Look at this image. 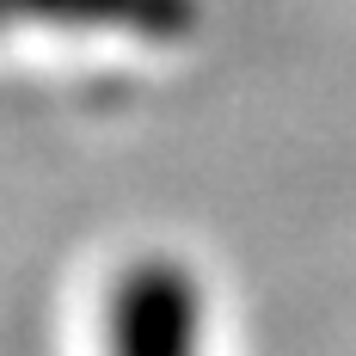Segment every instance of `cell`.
I'll use <instances>...</instances> for the list:
<instances>
[{
	"mask_svg": "<svg viewBox=\"0 0 356 356\" xmlns=\"http://www.w3.org/2000/svg\"><path fill=\"white\" fill-rule=\"evenodd\" d=\"M197 283L172 258H142L111 289V356H197Z\"/></svg>",
	"mask_w": 356,
	"mask_h": 356,
	"instance_id": "cell-1",
	"label": "cell"
},
{
	"mask_svg": "<svg viewBox=\"0 0 356 356\" xmlns=\"http://www.w3.org/2000/svg\"><path fill=\"white\" fill-rule=\"evenodd\" d=\"M203 19V0H0V31H111L142 43H184Z\"/></svg>",
	"mask_w": 356,
	"mask_h": 356,
	"instance_id": "cell-2",
	"label": "cell"
}]
</instances>
